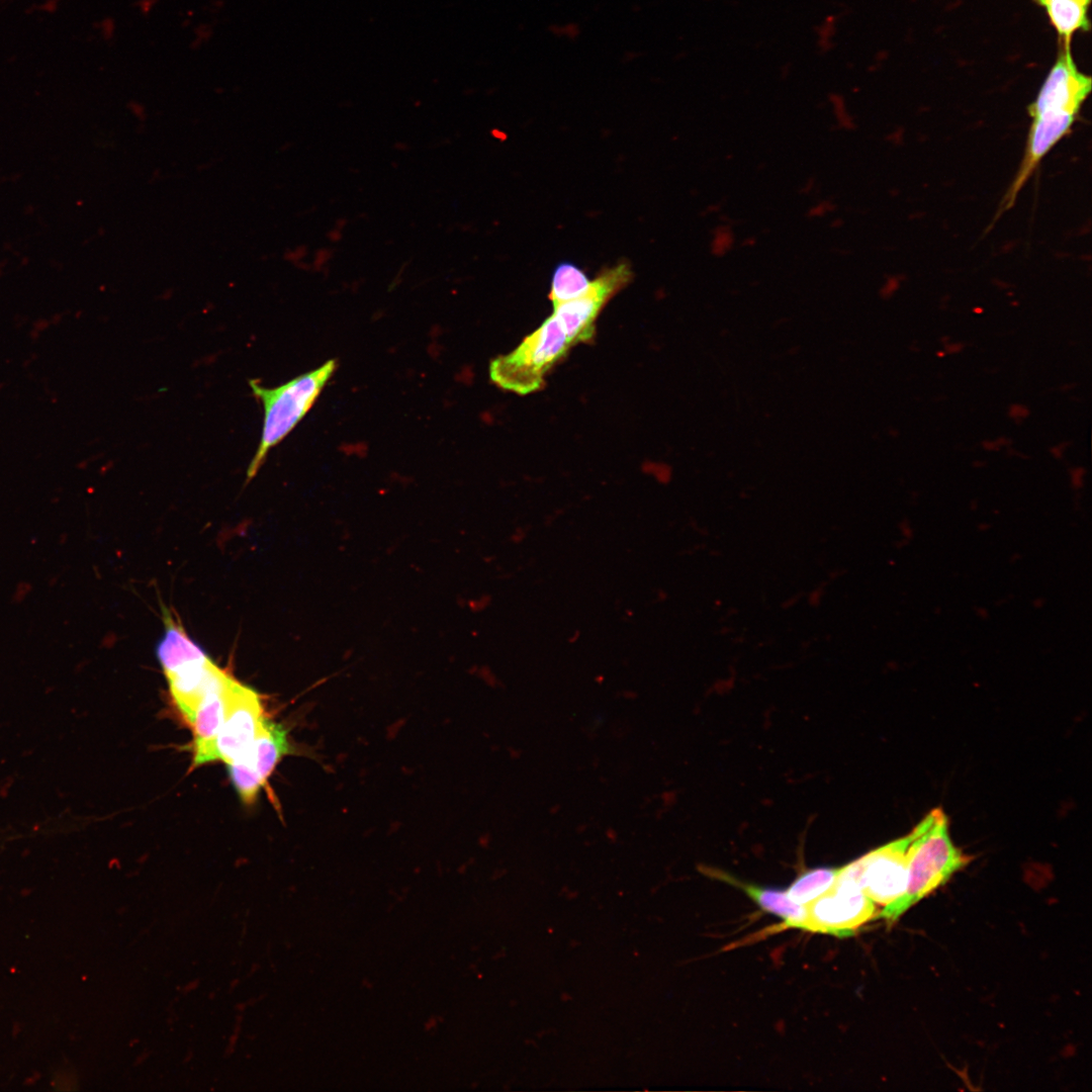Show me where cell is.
I'll use <instances>...</instances> for the list:
<instances>
[{"label":"cell","mask_w":1092,"mask_h":1092,"mask_svg":"<svg viewBox=\"0 0 1092 1092\" xmlns=\"http://www.w3.org/2000/svg\"><path fill=\"white\" fill-rule=\"evenodd\" d=\"M233 677L221 670L200 700L191 725L194 728L193 746L210 741L220 729L226 714L228 690Z\"/></svg>","instance_id":"cell-13"},{"label":"cell","mask_w":1092,"mask_h":1092,"mask_svg":"<svg viewBox=\"0 0 1092 1092\" xmlns=\"http://www.w3.org/2000/svg\"><path fill=\"white\" fill-rule=\"evenodd\" d=\"M574 345L551 314L510 353L489 364V378L499 388L526 395L544 387L549 371Z\"/></svg>","instance_id":"cell-3"},{"label":"cell","mask_w":1092,"mask_h":1092,"mask_svg":"<svg viewBox=\"0 0 1092 1092\" xmlns=\"http://www.w3.org/2000/svg\"><path fill=\"white\" fill-rule=\"evenodd\" d=\"M1076 116V114L1068 112H1050L1032 117L1024 157L1018 172L1003 199L1000 212L1007 210L1013 205L1018 192L1024 186L1041 159L1057 143L1070 132Z\"/></svg>","instance_id":"cell-9"},{"label":"cell","mask_w":1092,"mask_h":1092,"mask_svg":"<svg viewBox=\"0 0 1092 1092\" xmlns=\"http://www.w3.org/2000/svg\"><path fill=\"white\" fill-rule=\"evenodd\" d=\"M164 622L165 631L156 646V655L166 677L209 658L204 649L174 621L171 614L164 613Z\"/></svg>","instance_id":"cell-12"},{"label":"cell","mask_w":1092,"mask_h":1092,"mask_svg":"<svg viewBox=\"0 0 1092 1092\" xmlns=\"http://www.w3.org/2000/svg\"><path fill=\"white\" fill-rule=\"evenodd\" d=\"M1044 8L1048 17L1056 29L1061 43H1070L1072 35L1079 30H1088V8L1091 0H1034Z\"/></svg>","instance_id":"cell-15"},{"label":"cell","mask_w":1092,"mask_h":1092,"mask_svg":"<svg viewBox=\"0 0 1092 1092\" xmlns=\"http://www.w3.org/2000/svg\"><path fill=\"white\" fill-rule=\"evenodd\" d=\"M840 868L819 867L802 873L786 890L796 903L806 905L827 892L835 883Z\"/></svg>","instance_id":"cell-16"},{"label":"cell","mask_w":1092,"mask_h":1092,"mask_svg":"<svg viewBox=\"0 0 1092 1092\" xmlns=\"http://www.w3.org/2000/svg\"><path fill=\"white\" fill-rule=\"evenodd\" d=\"M336 368L337 361L331 359L276 387H265L258 379L249 381L253 396L263 406V424L260 442L247 470L248 479L255 476L271 449L308 413Z\"/></svg>","instance_id":"cell-2"},{"label":"cell","mask_w":1092,"mask_h":1092,"mask_svg":"<svg viewBox=\"0 0 1092 1092\" xmlns=\"http://www.w3.org/2000/svg\"><path fill=\"white\" fill-rule=\"evenodd\" d=\"M700 870L706 876L742 890L761 909L784 919L785 928L802 929L806 919V907L805 905L794 902L788 896L786 890L763 888L748 884L715 868L702 866Z\"/></svg>","instance_id":"cell-10"},{"label":"cell","mask_w":1092,"mask_h":1092,"mask_svg":"<svg viewBox=\"0 0 1092 1092\" xmlns=\"http://www.w3.org/2000/svg\"><path fill=\"white\" fill-rule=\"evenodd\" d=\"M30 592H31V584L26 582V581H21V582H19L17 584V586H16V588H15L13 595H12V601L14 603H20L23 600H25V598L27 597V595Z\"/></svg>","instance_id":"cell-19"},{"label":"cell","mask_w":1092,"mask_h":1092,"mask_svg":"<svg viewBox=\"0 0 1092 1092\" xmlns=\"http://www.w3.org/2000/svg\"><path fill=\"white\" fill-rule=\"evenodd\" d=\"M632 279L630 265L622 261L604 269L590 281L581 295L553 306V315L575 346L588 343L596 333V322L608 301Z\"/></svg>","instance_id":"cell-6"},{"label":"cell","mask_w":1092,"mask_h":1092,"mask_svg":"<svg viewBox=\"0 0 1092 1092\" xmlns=\"http://www.w3.org/2000/svg\"><path fill=\"white\" fill-rule=\"evenodd\" d=\"M806 907L803 930L848 937L877 917L876 904L867 896L849 866L840 867L833 886Z\"/></svg>","instance_id":"cell-4"},{"label":"cell","mask_w":1092,"mask_h":1092,"mask_svg":"<svg viewBox=\"0 0 1092 1092\" xmlns=\"http://www.w3.org/2000/svg\"><path fill=\"white\" fill-rule=\"evenodd\" d=\"M590 279L571 262L559 263L552 274L549 298L553 306L581 295L588 288Z\"/></svg>","instance_id":"cell-17"},{"label":"cell","mask_w":1092,"mask_h":1092,"mask_svg":"<svg viewBox=\"0 0 1092 1092\" xmlns=\"http://www.w3.org/2000/svg\"><path fill=\"white\" fill-rule=\"evenodd\" d=\"M1090 91L1091 78L1078 70L1070 43H1061L1056 63L1035 100L1028 106V113L1031 117L1049 112L1077 115Z\"/></svg>","instance_id":"cell-8"},{"label":"cell","mask_w":1092,"mask_h":1092,"mask_svg":"<svg viewBox=\"0 0 1092 1092\" xmlns=\"http://www.w3.org/2000/svg\"><path fill=\"white\" fill-rule=\"evenodd\" d=\"M969 861L970 857L953 844L943 811L933 809L911 831L903 895L884 906L877 918L894 922Z\"/></svg>","instance_id":"cell-1"},{"label":"cell","mask_w":1092,"mask_h":1092,"mask_svg":"<svg viewBox=\"0 0 1092 1092\" xmlns=\"http://www.w3.org/2000/svg\"><path fill=\"white\" fill-rule=\"evenodd\" d=\"M263 716L258 693L233 677L228 690L224 721L213 739L193 746V765L216 760L228 763L246 753L256 737Z\"/></svg>","instance_id":"cell-5"},{"label":"cell","mask_w":1092,"mask_h":1092,"mask_svg":"<svg viewBox=\"0 0 1092 1092\" xmlns=\"http://www.w3.org/2000/svg\"><path fill=\"white\" fill-rule=\"evenodd\" d=\"M251 752L256 768L266 786L278 762L285 755L292 754L294 748L288 739L285 727L263 716L251 745Z\"/></svg>","instance_id":"cell-14"},{"label":"cell","mask_w":1092,"mask_h":1092,"mask_svg":"<svg viewBox=\"0 0 1092 1092\" xmlns=\"http://www.w3.org/2000/svg\"><path fill=\"white\" fill-rule=\"evenodd\" d=\"M910 841L911 832L848 863L859 886L875 904L884 907L903 895Z\"/></svg>","instance_id":"cell-7"},{"label":"cell","mask_w":1092,"mask_h":1092,"mask_svg":"<svg viewBox=\"0 0 1092 1092\" xmlns=\"http://www.w3.org/2000/svg\"><path fill=\"white\" fill-rule=\"evenodd\" d=\"M226 764L230 779L242 802L252 805L265 784L256 768L251 747L246 753Z\"/></svg>","instance_id":"cell-18"},{"label":"cell","mask_w":1092,"mask_h":1092,"mask_svg":"<svg viewBox=\"0 0 1092 1092\" xmlns=\"http://www.w3.org/2000/svg\"><path fill=\"white\" fill-rule=\"evenodd\" d=\"M221 670L207 658L167 676L172 699L189 723L200 700Z\"/></svg>","instance_id":"cell-11"}]
</instances>
